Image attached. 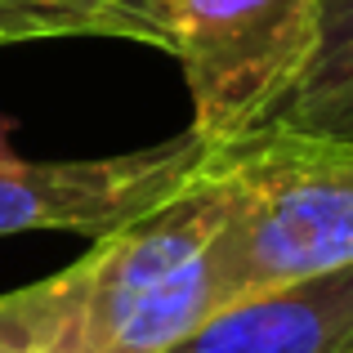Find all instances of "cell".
I'll use <instances>...</instances> for the list:
<instances>
[{
  "label": "cell",
  "instance_id": "cell-1",
  "mask_svg": "<svg viewBox=\"0 0 353 353\" xmlns=\"http://www.w3.org/2000/svg\"><path fill=\"white\" fill-rule=\"evenodd\" d=\"M233 188L206 165L68 268L0 295V345L9 353H170L206 318L233 304L224 228Z\"/></svg>",
  "mask_w": 353,
  "mask_h": 353
},
{
  "label": "cell",
  "instance_id": "cell-2",
  "mask_svg": "<svg viewBox=\"0 0 353 353\" xmlns=\"http://www.w3.org/2000/svg\"><path fill=\"white\" fill-rule=\"evenodd\" d=\"M90 36L139 41L183 68L192 134L228 148L268 125L318 45V0H112Z\"/></svg>",
  "mask_w": 353,
  "mask_h": 353
},
{
  "label": "cell",
  "instance_id": "cell-3",
  "mask_svg": "<svg viewBox=\"0 0 353 353\" xmlns=\"http://www.w3.org/2000/svg\"><path fill=\"white\" fill-rule=\"evenodd\" d=\"M233 188L224 264L233 304L353 264V139L282 121L215 148Z\"/></svg>",
  "mask_w": 353,
  "mask_h": 353
},
{
  "label": "cell",
  "instance_id": "cell-4",
  "mask_svg": "<svg viewBox=\"0 0 353 353\" xmlns=\"http://www.w3.org/2000/svg\"><path fill=\"white\" fill-rule=\"evenodd\" d=\"M210 148L192 130L152 148L85 161L0 165V237L14 233H85L103 237L170 201L206 165Z\"/></svg>",
  "mask_w": 353,
  "mask_h": 353
},
{
  "label": "cell",
  "instance_id": "cell-5",
  "mask_svg": "<svg viewBox=\"0 0 353 353\" xmlns=\"http://www.w3.org/2000/svg\"><path fill=\"white\" fill-rule=\"evenodd\" d=\"M170 353H353V264L246 295Z\"/></svg>",
  "mask_w": 353,
  "mask_h": 353
},
{
  "label": "cell",
  "instance_id": "cell-6",
  "mask_svg": "<svg viewBox=\"0 0 353 353\" xmlns=\"http://www.w3.org/2000/svg\"><path fill=\"white\" fill-rule=\"evenodd\" d=\"M273 121L353 139V0H318V45Z\"/></svg>",
  "mask_w": 353,
  "mask_h": 353
},
{
  "label": "cell",
  "instance_id": "cell-7",
  "mask_svg": "<svg viewBox=\"0 0 353 353\" xmlns=\"http://www.w3.org/2000/svg\"><path fill=\"white\" fill-rule=\"evenodd\" d=\"M112 0H0V45L90 36Z\"/></svg>",
  "mask_w": 353,
  "mask_h": 353
},
{
  "label": "cell",
  "instance_id": "cell-8",
  "mask_svg": "<svg viewBox=\"0 0 353 353\" xmlns=\"http://www.w3.org/2000/svg\"><path fill=\"white\" fill-rule=\"evenodd\" d=\"M14 130H18V121L0 112V165H9V161L18 157V152H14Z\"/></svg>",
  "mask_w": 353,
  "mask_h": 353
},
{
  "label": "cell",
  "instance_id": "cell-9",
  "mask_svg": "<svg viewBox=\"0 0 353 353\" xmlns=\"http://www.w3.org/2000/svg\"><path fill=\"white\" fill-rule=\"evenodd\" d=\"M0 353H9V349H5V345H0Z\"/></svg>",
  "mask_w": 353,
  "mask_h": 353
}]
</instances>
